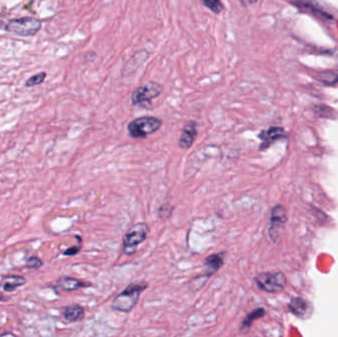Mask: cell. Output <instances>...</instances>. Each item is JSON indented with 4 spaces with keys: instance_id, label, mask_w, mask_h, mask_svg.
Instances as JSON below:
<instances>
[{
    "instance_id": "obj_16",
    "label": "cell",
    "mask_w": 338,
    "mask_h": 337,
    "mask_svg": "<svg viewBox=\"0 0 338 337\" xmlns=\"http://www.w3.org/2000/svg\"><path fill=\"white\" fill-rule=\"evenodd\" d=\"M315 76L318 81L325 84V85H334L338 82V75L332 71L318 72Z\"/></svg>"
},
{
    "instance_id": "obj_21",
    "label": "cell",
    "mask_w": 338,
    "mask_h": 337,
    "mask_svg": "<svg viewBox=\"0 0 338 337\" xmlns=\"http://www.w3.org/2000/svg\"><path fill=\"white\" fill-rule=\"evenodd\" d=\"M81 249V246L79 245H74V246H71V247H68L65 252H64V255H67V256H72V255H75L77 254L78 252L80 251Z\"/></svg>"
},
{
    "instance_id": "obj_20",
    "label": "cell",
    "mask_w": 338,
    "mask_h": 337,
    "mask_svg": "<svg viewBox=\"0 0 338 337\" xmlns=\"http://www.w3.org/2000/svg\"><path fill=\"white\" fill-rule=\"evenodd\" d=\"M26 265L28 268H30V269H39L40 267L43 266V261L41 258H39L37 256H32V257H29L27 259Z\"/></svg>"
},
{
    "instance_id": "obj_7",
    "label": "cell",
    "mask_w": 338,
    "mask_h": 337,
    "mask_svg": "<svg viewBox=\"0 0 338 337\" xmlns=\"http://www.w3.org/2000/svg\"><path fill=\"white\" fill-rule=\"evenodd\" d=\"M287 221V214L286 210L283 206L277 205L275 206L270 215V228H269V236L274 242L280 240L281 233L283 231Z\"/></svg>"
},
{
    "instance_id": "obj_1",
    "label": "cell",
    "mask_w": 338,
    "mask_h": 337,
    "mask_svg": "<svg viewBox=\"0 0 338 337\" xmlns=\"http://www.w3.org/2000/svg\"><path fill=\"white\" fill-rule=\"evenodd\" d=\"M149 284L147 282L132 283L127 286L123 292L117 295L112 302V308L120 313H130L136 305L139 296L148 289Z\"/></svg>"
},
{
    "instance_id": "obj_17",
    "label": "cell",
    "mask_w": 338,
    "mask_h": 337,
    "mask_svg": "<svg viewBox=\"0 0 338 337\" xmlns=\"http://www.w3.org/2000/svg\"><path fill=\"white\" fill-rule=\"evenodd\" d=\"M201 2L205 7L217 15L220 14L224 9L221 0H201Z\"/></svg>"
},
{
    "instance_id": "obj_14",
    "label": "cell",
    "mask_w": 338,
    "mask_h": 337,
    "mask_svg": "<svg viewBox=\"0 0 338 337\" xmlns=\"http://www.w3.org/2000/svg\"><path fill=\"white\" fill-rule=\"evenodd\" d=\"M265 316V310L263 307H258L256 308V310L254 311H252L251 313L247 314L246 317L243 319L241 324H240V327H239V330L242 331V332H246L249 330L250 326L252 325V323L254 322V320L262 318Z\"/></svg>"
},
{
    "instance_id": "obj_4",
    "label": "cell",
    "mask_w": 338,
    "mask_h": 337,
    "mask_svg": "<svg viewBox=\"0 0 338 337\" xmlns=\"http://www.w3.org/2000/svg\"><path fill=\"white\" fill-rule=\"evenodd\" d=\"M162 90L161 84L155 81H150L134 90L131 98L132 104L134 106L148 108L152 105V100L160 96Z\"/></svg>"
},
{
    "instance_id": "obj_12",
    "label": "cell",
    "mask_w": 338,
    "mask_h": 337,
    "mask_svg": "<svg viewBox=\"0 0 338 337\" xmlns=\"http://www.w3.org/2000/svg\"><path fill=\"white\" fill-rule=\"evenodd\" d=\"M91 284L83 282L81 280L72 278V277H62L60 280H58L56 282V288H59L61 291L65 292H69V291H75L80 288L84 287H89Z\"/></svg>"
},
{
    "instance_id": "obj_9",
    "label": "cell",
    "mask_w": 338,
    "mask_h": 337,
    "mask_svg": "<svg viewBox=\"0 0 338 337\" xmlns=\"http://www.w3.org/2000/svg\"><path fill=\"white\" fill-rule=\"evenodd\" d=\"M224 256H225V252H223V251L207 256L205 261H204V273H203V275L209 279L214 274H216L223 266Z\"/></svg>"
},
{
    "instance_id": "obj_2",
    "label": "cell",
    "mask_w": 338,
    "mask_h": 337,
    "mask_svg": "<svg viewBox=\"0 0 338 337\" xmlns=\"http://www.w3.org/2000/svg\"><path fill=\"white\" fill-rule=\"evenodd\" d=\"M150 235V227L146 222H137L134 224L126 233L123 238L122 250L125 255L131 256L135 253L137 246L142 244Z\"/></svg>"
},
{
    "instance_id": "obj_3",
    "label": "cell",
    "mask_w": 338,
    "mask_h": 337,
    "mask_svg": "<svg viewBox=\"0 0 338 337\" xmlns=\"http://www.w3.org/2000/svg\"><path fill=\"white\" fill-rule=\"evenodd\" d=\"M162 126V121L153 116L139 117L128 124V134L133 138H145L157 132Z\"/></svg>"
},
{
    "instance_id": "obj_22",
    "label": "cell",
    "mask_w": 338,
    "mask_h": 337,
    "mask_svg": "<svg viewBox=\"0 0 338 337\" xmlns=\"http://www.w3.org/2000/svg\"><path fill=\"white\" fill-rule=\"evenodd\" d=\"M7 300V297H5L4 295H2L1 293H0V302H2V301H6Z\"/></svg>"
},
{
    "instance_id": "obj_19",
    "label": "cell",
    "mask_w": 338,
    "mask_h": 337,
    "mask_svg": "<svg viewBox=\"0 0 338 337\" xmlns=\"http://www.w3.org/2000/svg\"><path fill=\"white\" fill-rule=\"evenodd\" d=\"M172 213V208L170 206V204H163L159 207L158 209V217L162 219H167L169 217L171 216Z\"/></svg>"
},
{
    "instance_id": "obj_13",
    "label": "cell",
    "mask_w": 338,
    "mask_h": 337,
    "mask_svg": "<svg viewBox=\"0 0 338 337\" xmlns=\"http://www.w3.org/2000/svg\"><path fill=\"white\" fill-rule=\"evenodd\" d=\"M63 316L65 320L68 322H76L81 320L85 316V311L79 304H70L63 310Z\"/></svg>"
},
{
    "instance_id": "obj_18",
    "label": "cell",
    "mask_w": 338,
    "mask_h": 337,
    "mask_svg": "<svg viewBox=\"0 0 338 337\" xmlns=\"http://www.w3.org/2000/svg\"><path fill=\"white\" fill-rule=\"evenodd\" d=\"M47 76V73L46 72H40V73H37L33 76H31L30 78H28V80L26 81V87H34L36 85H39V84L43 83L45 78Z\"/></svg>"
},
{
    "instance_id": "obj_5",
    "label": "cell",
    "mask_w": 338,
    "mask_h": 337,
    "mask_svg": "<svg viewBox=\"0 0 338 337\" xmlns=\"http://www.w3.org/2000/svg\"><path fill=\"white\" fill-rule=\"evenodd\" d=\"M254 282L261 291L267 293H278L284 290L286 287L287 279L286 276L280 271L263 272L254 278Z\"/></svg>"
},
{
    "instance_id": "obj_8",
    "label": "cell",
    "mask_w": 338,
    "mask_h": 337,
    "mask_svg": "<svg viewBox=\"0 0 338 337\" xmlns=\"http://www.w3.org/2000/svg\"><path fill=\"white\" fill-rule=\"evenodd\" d=\"M198 135V130H197V123L194 121H189L185 124V126L182 129V133L179 137L178 145L182 150H189L193 144L195 143V139Z\"/></svg>"
},
{
    "instance_id": "obj_11",
    "label": "cell",
    "mask_w": 338,
    "mask_h": 337,
    "mask_svg": "<svg viewBox=\"0 0 338 337\" xmlns=\"http://www.w3.org/2000/svg\"><path fill=\"white\" fill-rule=\"evenodd\" d=\"M285 135V131L283 128L280 127H270L267 130H263L259 135V138L262 140V144L260 146V150L263 151L267 149L272 143L278 138L283 137Z\"/></svg>"
},
{
    "instance_id": "obj_6",
    "label": "cell",
    "mask_w": 338,
    "mask_h": 337,
    "mask_svg": "<svg viewBox=\"0 0 338 337\" xmlns=\"http://www.w3.org/2000/svg\"><path fill=\"white\" fill-rule=\"evenodd\" d=\"M42 28V22L33 17L12 19L5 24L4 30L22 37L36 35Z\"/></svg>"
},
{
    "instance_id": "obj_10",
    "label": "cell",
    "mask_w": 338,
    "mask_h": 337,
    "mask_svg": "<svg viewBox=\"0 0 338 337\" xmlns=\"http://www.w3.org/2000/svg\"><path fill=\"white\" fill-rule=\"evenodd\" d=\"M290 311L297 317L305 319L313 312L312 304L303 298H294L289 303Z\"/></svg>"
},
{
    "instance_id": "obj_15",
    "label": "cell",
    "mask_w": 338,
    "mask_h": 337,
    "mask_svg": "<svg viewBox=\"0 0 338 337\" xmlns=\"http://www.w3.org/2000/svg\"><path fill=\"white\" fill-rule=\"evenodd\" d=\"M26 284V279L22 276H8L4 278L3 290L6 292H13L17 288Z\"/></svg>"
}]
</instances>
